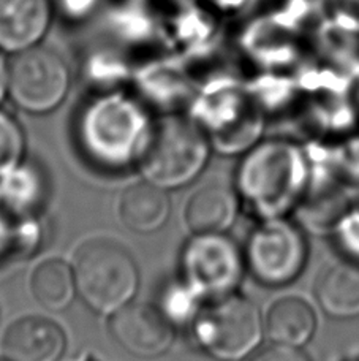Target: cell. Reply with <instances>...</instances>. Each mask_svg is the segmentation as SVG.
Returning <instances> with one entry per match:
<instances>
[{
	"label": "cell",
	"mask_w": 359,
	"mask_h": 361,
	"mask_svg": "<svg viewBox=\"0 0 359 361\" xmlns=\"http://www.w3.org/2000/svg\"><path fill=\"white\" fill-rule=\"evenodd\" d=\"M153 122V113L132 90L87 94L75 116V140L91 165L125 171L138 166Z\"/></svg>",
	"instance_id": "obj_1"
},
{
	"label": "cell",
	"mask_w": 359,
	"mask_h": 361,
	"mask_svg": "<svg viewBox=\"0 0 359 361\" xmlns=\"http://www.w3.org/2000/svg\"><path fill=\"white\" fill-rule=\"evenodd\" d=\"M307 160L288 140H263L242 154L234 189L242 206L263 219L284 217L304 197Z\"/></svg>",
	"instance_id": "obj_2"
},
{
	"label": "cell",
	"mask_w": 359,
	"mask_h": 361,
	"mask_svg": "<svg viewBox=\"0 0 359 361\" xmlns=\"http://www.w3.org/2000/svg\"><path fill=\"white\" fill-rule=\"evenodd\" d=\"M213 152L206 133L187 114L158 116L137 169L147 183L177 190L203 175Z\"/></svg>",
	"instance_id": "obj_3"
},
{
	"label": "cell",
	"mask_w": 359,
	"mask_h": 361,
	"mask_svg": "<svg viewBox=\"0 0 359 361\" xmlns=\"http://www.w3.org/2000/svg\"><path fill=\"white\" fill-rule=\"evenodd\" d=\"M72 267L78 296L95 314L111 317L134 301L139 271L120 244L110 240L86 241L76 250Z\"/></svg>",
	"instance_id": "obj_4"
},
{
	"label": "cell",
	"mask_w": 359,
	"mask_h": 361,
	"mask_svg": "<svg viewBox=\"0 0 359 361\" xmlns=\"http://www.w3.org/2000/svg\"><path fill=\"white\" fill-rule=\"evenodd\" d=\"M189 330L198 349L215 361H246L266 338L265 315L239 292L208 301Z\"/></svg>",
	"instance_id": "obj_5"
},
{
	"label": "cell",
	"mask_w": 359,
	"mask_h": 361,
	"mask_svg": "<svg viewBox=\"0 0 359 361\" xmlns=\"http://www.w3.org/2000/svg\"><path fill=\"white\" fill-rule=\"evenodd\" d=\"M242 250L247 273L267 288H284L296 282L310 257L304 228L286 216L260 221Z\"/></svg>",
	"instance_id": "obj_6"
},
{
	"label": "cell",
	"mask_w": 359,
	"mask_h": 361,
	"mask_svg": "<svg viewBox=\"0 0 359 361\" xmlns=\"http://www.w3.org/2000/svg\"><path fill=\"white\" fill-rule=\"evenodd\" d=\"M73 81L75 70L68 61L43 43L10 56L6 99L24 113L44 116L67 100Z\"/></svg>",
	"instance_id": "obj_7"
},
{
	"label": "cell",
	"mask_w": 359,
	"mask_h": 361,
	"mask_svg": "<svg viewBox=\"0 0 359 361\" xmlns=\"http://www.w3.org/2000/svg\"><path fill=\"white\" fill-rule=\"evenodd\" d=\"M246 273L244 250L227 233L191 235L179 257V277L206 302L238 292Z\"/></svg>",
	"instance_id": "obj_8"
},
{
	"label": "cell",
	"mask_w": 359,
	"mask_h": 361,
	"mask_svg": "<svg viewBox=\"0 0 359 361\" xmlns=\"http://www.w3.org/2000/svg\"><path fill=\"white\" fill-rule=\"evenodd\" d=\"M189 118L206 133L213 151L220 156H236L258 143V128L252 114L246 111L236 89L219 81L196 86Z\"/></svg>",
	"instance_id": "obj_9"
},
{
	"label": "cell",
	"mask_w": 359,
	"mask_h": 361,
	"mask_svg": "<svg viewBox=\"0 0 359 361\" xmlns=\"http://www.w3.org/2000/svg\"><path fill=\"white\" fill-rule=\"evenodd\" d=\"M130 90L153 116L184 114L194 100L196 82L187 63L160 51L137 62Z\"/></svg>",
	"instance_id": "obj_10"
},
{
	"label": "cell",
	"mask_w": 359,
	"mask_h": 361,
	"mask_svg": "<svg viewBox=\"0 0 359 361\" xmlns=\"http://www.w3.org/2000/svg\"><path fill=\"white\" fill-rule=\"evenodd\" d=\"M108 320L114 341L133 357L157 358L168 352L175 343L176 328L166 320L157 305L133 301Z\"/></svg>",
	"instance_id": "obj_11"
},
{
	"label": "cell",
	"mask_w": 359,
	"mask_h": 361,
	"mask_svg": "<svg viewBox=\"0 0 359 361\" xmlns=\"http://www.w3.org/2000/svg\"><path fill=\"white\" fill-rule=\"evenodd\" d=\"M137 61L118 44L100 37L80 51L75 80L87 94L130 90Z\"/></svg>",
	"instance_id": "obj_12"
},
{
	"label": "cell",
	"mask_w": 359,
	"mask_h": 361,
	"mask_svg": "<svg viewBox=\"0 0 359 361\" xmlns=\"http://www.w3.org/2000/svg\"><path fill=\"white\" fill-rule=\"evenodd\" d=\"M54 21L51 0H0V51L10 57L43 44Z\"/></svg>",
	"instance_id": "obj_13"
},
{
	"label": "cell",
	"mask_w": 359,
	"mask_h": 361,
	"mask_svg": "<svg viewBox=\"0 0 359 361\" xmlns=\"http://www.w3.org/2000/svg\"><path fill=\"white\" fill-rule=\"evenodd\" d=\"M65 350L63 328L42 315L15 320L2 339V357L8 361H61Z\"/></svg>",
	"instance_id": "obj_14"
},
{
	"label": "cell",
	"mask_w": 359,
	"mask_h": 361,
	"mask_svg": "<svg viewBox=\"0 0 359 361\" xmlns=\"http://www.w3.org/2000/svg\"><path fill=\"white\" fill-rule=\"evenodd\" d=\"M242 208L234 187L210 183L196 189L184 208V221L191 235L227 233L238 221Z\"/></svg>",
	"instance_id": "obj_15"
},
{
	"label": "cell",
	"mask_w": 359,
	"mask_h": 361,
	"mask_svg": "<svg viewBox=\"0 0 359 361\" xmlns=\"http://www.w3.org/2000/svg\"><path fill=\"white\" fill-rule=\"evenodd\" d=\"M317 330L315 309L301 296H282L269 306L265 315V334L272 344L304 349Z\"/></svg>",
	"instance_id": "obj_16"
},
{
	"label": "cell",
	"mask_w": 359,
	"mask_h": 361,
	"mask_svg": "<svg viewBox=\"0 0 359 361\" xmlns=\"http://www.w3.org/2000/svg\"><path fill=\"white\" fill-rule=\"evenodd\" d=\"M46 198L44 171L29 159L0 176V208L13 217H38Z\"/></svg>",
	"instance_id": "obj_17"
},
{
	"label": "cell",
	"mask_w": 359,
	"mask_h": 361,
	"mask_svg": "<svg viewBox=\"0 0 359 361\" xmlns=\"http://www.w3.org/2000/svg\"><path fill=\"white\" fill-rule=\"evenodd\" d=\"M315 298L331 319H358L359 263L341 260L323 269L315 282Z\"/></svg>",
	"instance_id": "obj_18"
},
{
	"label": "cell",
	"mask_w": 359,
	"mask_h": 361,
	"mask_svg": "<svg viewBox=\"0 0 359 361\" xmlns=\"http://www.w3.org/2000/svg\"><path fill=\"white\" fill-rule=\"evenodd\" d=\"M119 216L125 227L134 233H153L163 228L171 216L168 192L147 180L133 184L122 192Z\"/></svg>",
	"instance_id": "obj_19"
},
{
	"label": "cell",
	"mask_w": 359,
	"mask_h": 361,
	"mask_svg": "<svg viewBox=\"0 0 359 361\" xmlns=\"http://www.w3.org/2000/svg\"><path fill=\"white\" fill-rule=\"evenodd\" d=\"M30 290L38 305L51 312H61L78 296L73 267L61 259L38 263L30 274Z\"/></svg>",
	"instance_id": "obj_20"
},
{
	"label": "cell",
	"mask_w": 359,
	"mask_h": 361,
	"mask_svg": "<svg viewBox=\"0 0 359 361\" xmlns=\"http://www.w3.org/2000/svg\"><path fill=\"white\" fill-rule=\"evenodd\" d=\"M204 305L206 301L181 277L166 283L157 301V307L175 328H190Z\"/></svg>",
	"instance_id": "obj_21"
},
{
	"label": "cell",
	"mask_w": 359,
	"mask_h": 361,
	"mask_svg": "<svg viewBox=\"0 0 359 361\" xmlns=\"http://www.w3.org/2000/svg\"><path fill=\"white\" fill-rule=\"evenodd\" d=\"M25 157V133L15 116L0 108V176L21 165Z\"/></svg>",
	"instance_id": "obj_22"
},
{
	"label": "cell",
	"mask_w": 359,
	"mask_h": 361,
	"mask_svg": "<svg viewBox=\"0 0 359 361\" xmlns=\"http://www.w3.org/2000/svg\"><path fill=\"white\" fill-rule=\"evenodd\" d=\"M111 0H51L56 21L67 27H84L97 23Z\"/></svg>",
	"instance_id": "obj_23"
},
{
	"label": "cell",
	"mask_w": 359,
	"mask_h": 361,
	"mask_svg": "<svg viewBox=\"0 0 359 361\" xmlns=\"http://www.w3.org/2000/svg\"><path fill=\"white\" fill-rule=\"evenodd\" d=\"M331 235L342 260L359 263V206L345 209L337 217Z\"/></svg>",
	"instance_id": "obj_24"
},
{
	"label": "cell",
	"mask_w": 359,
	"mask_h": 361,
	"mask_svg": "<svg viewBox=\"0 0 359 361\" xmlns=\"http://www.w3.org/2000/svg\"><path fill=\"white\" fill-rule=\"evenodd\" d=\"M248 361H312L309 355L303 349H294V347L269 344L266 347H260Z\"/></svg>",
	"instance_id": "obj_25"
},
{
	"label": "cell",
	"mask_w": 359,
	"mask_h": 361,
	"mask_svg": "<svg viewBox=\"0 0 359 361\" xmlns=\"http://www.w3.org/2000/svg\"><path fill=\"white\" fill-rule=\"evenodd\" d=\"M16 221V217H13L4 208H0V262L13 260Z\"/></svg>",
	"instance_id": "obj_26"
},
{
	"label": "cell",
	"mask_w": 359,
	"mask_h": 361,
	"mask_svg": "<svg viewBox=\"0 0 359 361\" xmlns=\"http://www.w3.org/2000/svg\"><path fill=\"white\" fill-rule=\"evenodd\" d=\"M198 2H200V0H151V5L160 13V16H163L165 13H168L171 10L181 8V6H187Z\"/></svg>",
	"instance_id": "obj_27"
},
{
	"label": "cell",
	"mask_w": 359,
	"mask_h": 361,
	"mask_svg": "<svg viewBox=\"0 0 359 361\" xmlns=\"http://www.w3.org/2000/svg\"><path fill=\"white\" fill-rule=\"evenodd\" d=\"M8 61L10 57L0 51V105L6 99V87H8Z\"/></svg>",
	"instance_id": "obj_28"
},
{
	"label": "cell",
	"mask_w": 359,
	"mask_h": 361,
	"mask_svg": "<svg viewBox=\"0 0 359 361\" xmlns=\"http://www.w3.org/2000/svg\"><path fill=\"white\" fill-rule=\"evenodd\" d=\"M0 361H8L6 358H4V357H0Z\"/></svg>",
	"instance_id": "obj_29"
}]
</instances>
